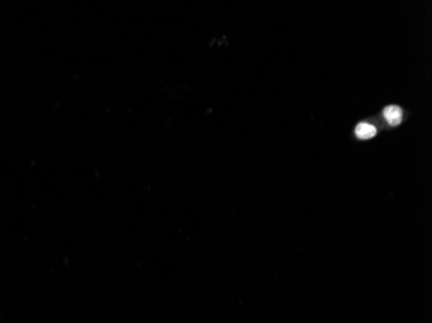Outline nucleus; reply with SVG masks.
<instances>
[{
    "label": "nucleus",
    "instance_id": "1",
    "mask_svg": "<svg viewBox=\"0 0 432 323\" xmlns=\"http://www.w3.org/2000/svg\"><path fill=\"white\" fill-rule=\"evenodd\" d=\"M383 115L389 125H399L403 120V110L399 106L389 105L383 110Z\"/></svg>",
    "mask_w": 432,
    "mask_h": 323
},
{
    "label": "nucleus",
    "instance_id": "2",
    "mask_svg": "<svg viewBox=\"0 0 432 323\" xmlns=\"http://www.w3.org/2000/svg\"><path fill=\"white\" fill-rule=\"evenodd\" d=\"M376 133V129L373 124L367 122H361L357 124L356 129H355V135L359 137L360 140H368L374 137Z\"/></svg>",
    "mask_w": 432,
    "mask_h": 323
}]
</instances>
